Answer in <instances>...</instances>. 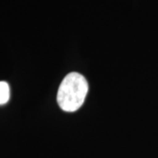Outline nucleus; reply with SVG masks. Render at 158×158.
<instances>
[{"label": "nucleus", "instance_id": "obj_2", "mask_svg": "<svg viewBox=\"0 0 158 158\" xmlns=\"http://www.w3.org/2000/svg\"><path fill=\"white\" fill-rule=\"evenodd\" d=\"M10 98V87L5 81H0V105H5Z\"/></svg>", "mask_w": 158, "mask_h": 158}, {"label": "nucleus", "instance_id": "obj_1", "mask_svg": "<svg viewBox=\"0 0 158 158\" xmlns=\"http://www.w3.org/2000/svg\"><path fill=\"white\" fill-rule=\"evenodd\" d=\"M89 90L87 80L77 72L68 74L62 81L58 93L57 102L62 110L73 113L81 107Z\"/></svg>", "mask_w": 158, "mask_h": 158}]
</instances>
